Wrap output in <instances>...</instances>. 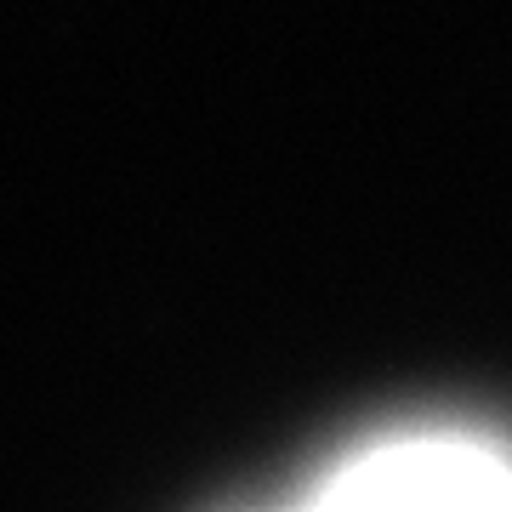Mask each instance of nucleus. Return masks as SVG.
<instances>
[{
    "mask_svg": "<svg viewBox=\"0 0 512 512\" xmlns=\"http://www.w3.org/2000/svg\"><path fill=\"white\" fill-rule=\"evenodd\" d=\"M302 507H512V433L484 421H387L336 444Z\"/></svg>",
    "mask_w": 512,
    "mask_h": 512,
    "instance_id": "nucleus-1",
    "label": "nucleus"
}]
</instances>
